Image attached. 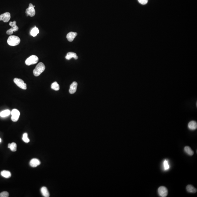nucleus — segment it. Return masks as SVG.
Returning <instances> with one entry per match:
<instances>
[{
  "label": "nucleus",
  "instance_id": "obj_1",
  "mask_svg": "<svg viewBox=\"0 0 197 197\" xmlns=\"http://www.w3.org/2000/svg\"><path fill=\"white\" fill-rule=\"evenodd\" d=\"M20 38L15 35H11L8 37L7 42L10 46H15L20 44Z\"/></svg>",
  "mask_w": 197,
  "mask_h": 197
},
{
  "label": "nucleus",
  "instance_id": "obj_2",
  "mask_svg": "<svg viewBox=\"0 0 197 197\" xmlns=\"http://www.w3.org/2000/svg\"><path fill=\"white\" fill-rule=\"evenodd\" d=\"M45 69V66L42 62L38 64L33 70V74L35 76H38L42 74Z\"/></svg>",
  "mask_w": 197,
  "mask_h": 197
},
{
  "label": "nucleus",
  "instance_id": "obj_3",
  "mask_svg": "<svg viewBox=\"0 0 197 197\" xmlns=\"http://www.w3.org/2000/svg\"><path fill=\"white\" fill-rule=\"evenodd\" d=\"M38 61V58L37 56L35 55H32L26 59L25 63L26 65L29 66L36 64Z\"/></svg>",
  "mask_w": 197,
  "mask_h": 197
},
{
  "label": "nucleus",
  "instance_id": "obj_4",
  "mask_svg": "<svg viewBox=\"0 0 197 197\" xmlns=\"http://www.w3.org/2000/svg\"><path fill=\"white\" fill-rule=\"evenodd\" d=\"M9 25L10 26H11V28L10 29L7 30L6 32L7 34L11 35L13 34L14 32L17 31L19 29V28L16 25V22L15 21L10 22Z\"/></svg>",
  "mask_w": 197,
  "mask_h": 197
},
{
  "label": "nucleus",
  "instance_id": "obj_5",
  "mask_svg": "<svg viewBox=\"0 0 197 197\" xmlns=\"http://www.w3.org/2000/svg\"><path fill=\"white\" fill-rule=\"evenodd\" d=\"M14 82L16 85L22 89L25 90L27 89V86L24 81L21 79L15 78L14 80Z\"/></svg>",
  "mask_w": 197,
  "mask_h": 197
},
{
  "label": "nucleus",
  "instance_id": "obj_6",
  "mask_svg": "<svg viewBox=\"0 0 197 197\" xmlns=\"http://www.w3.org/2000/svg\"><path fill=\"white\" fill-rule=\"evenodd\" d=\"M11 114L12 115V116H11L12 121L14 122L17 121L20 117V111L18 109H14L11 111Z\"/></svg>",
  "mask_w": 197,
  "mask_h": 197
},
{
  "label": "nucleus",
  "instance_id": "obj_7",
  "mask_svg": "<svg viewBox=\"0 0 197 197\" xmlns=\"http://www.w3.org/2000/svg\"><path fill=\"white\" fill-rule=\"evenodd\" d=\"M158 194L160 196L162 197H165L167 196L168 194V190L167 188L164 186H161L158 188Z\"/></svg>",
  "mask_w": 197,
  "mask_h": 197
},
{
  "label": "nucleus",
  "instance_id": "obj_8",
  "mask_svg": "<svg viewBox=\"0 0 197 197\" xmlns=\"http://www.w3.org/2000/svg\"><path fill=\"white\" fill-rule=\"evenodd\" d=\"M34 7L29 6V7L26 9L25 13L27 17L28 16H30V17L34 16L35 14V11Z\"/></svg>",
  "mask_w": 197,
  "mask_h": 197
},
{
  "label": "nucleus",
  "instance_id": "obj_9",
  "mask_svg": "<svg viewBox=\"0 0 197 197\" xmlns=\"http://www.w3.org/2000/svg\"><path fill=\"white\" fill-rule=\"evenodd\" d=\"M10 18V14L8 12H6L0 15V21L3 20L4 22H7Z\"/></svg>",
  "mask_w": 197,
  "mask_h": 197
},
{
  "label": "nucleus",
  "instance_id": "obj_10",
  "mask_svg": "<svg viewBox=\"0 0 197 197\" xmlns=\"http://www.w3.org/2000/svg\"><path fill=\"white\" fill-rule=\"evenodd\" d=\"M77 83L74 82L71 84L69 89V92L71 94H74L76 92L77 88Z\"/></svg>",
  "mask_w": 197,
  "mask_h": 197
},
{
  "label": "nucleus",
  "instance_id": "obj_11",
  "mask_svg": "<svg viewBox=\"0 0 197 197\" xmlns=\"http://www.w3.org/2000/svg\"><path fill=\"white\" fill-rule=\"evenodd\" d=\"M77 34V33H76L73 32L69 33L67 35V38L69 42H72L74 41V39L76 37Z\"/></svg>",
  "mask_w": 197,
  "mask_h": 197
},
{
  "label": "nucleus",
  "instance_id": "obj_12",
  "mask_svg": "<svg viewBox=\"0 0 197 197\" xmlns=\"http://www.w3.org/2000/svg\"><path fill=\"white\" fill-rule=\"evenodd\" d=\"M41 162L37 158H33L30 160V165L32 167H36L40 164Z\"/></svg>",
  "mask_w": 197,
  "mask_h": 197
},
{
  "label": "nucleus",
  "instance_id": "obj_13",
  "mask_svg": "<svg viewBox=\"0 0 197 197\" xmlns=\"http://www.w3.org/2000/svg\"><path fill=\"white\" fill-rule=\"evenodd\" d=\"M72 58H74L75 60H77L78 59V56L77 55L76 53L72 52L68 53L65 57L66 59L68 60H70Z\"/></svg>",
  "mask_w": 197,
  "mask_h": 197
},
{
  "label": "nucleus",
  "instance_id": "obj_14",
  "mask_svg": "<svg viewBox=\"0 0 197 197\" xmlns=\"http://www.w3.org/2000/svg\"><path fill=\"white\" fill-rule=\"evenodd\" d=\"M188 128L191 130H196L197 128V123L195 121H192L189 122L188 124Z\"/></svg>",
  "mask_w": 197,
  "mask_h": 197
},
{
  "label": "nucleus",
  "instance_id": "obj_15",
  "mask_svg": "<svg viewBox=\"0 0 197 197\" xmlns=\"http://www.w3.org/2000/svg\"><path fill=\"white\" fill-rule=\"evenodd\" d=\"M41 191L42 195L44 197H49L50 194L47 188L46 187H43L41 188Z\"/></svg>",
  "mask_w": 197,
  "mask_h": 197
},
{
  "label": "nucleus",
  "instance_id": "obj_16",
  "mask_svg": "<svg viewBox=\"0 0 197 197\" xmlns=\"http://www.w3.org/2000/svg\"><path fill=\"white\" fill-rule=\"evenodd\" d=\"M187 191L188 192L191 193H195L197 192V189L194 187L192 185H188L186 187Z\"/></svg>",
  "mask_w": 197,
  "mask_h": 197
},
{
  "label": "nucleus",
  "instance_id": "obj_17",
  "mask_svg": "<svg viewBox=\"0 0 197 197\" xmlns=\"http://www.w3.org/2000/svg\"><path fill=\"white\" fill-rule=\"evenodd\" d=\"M8 148H10L12 151L14 152L17 151V145L16 143H9L8 146Z\"/></svg>",
  "mask_w": 197,
  "mask_h": 197
},
{
  "label": "nucleus",
  "instance_id": "obj_18",
  "mask_svg": "<svg viewBox=\"0 0 197 197\" xmlns=\"http://www.w3.org/2000/svg\"><path fill=\"white\" fill-rule=\"evenodd\" d=\"M1 175L4 177L6 178H9L11 177V173L9 171L7 170H4L2 171Z\"/></svg>",
  "mask_w": 197,
  "mask_h": 197
},
{
  "label": "nucleus",
  "instance_id": "obj_19",
  "mask_svg": "<svg viewBox=\"0 0 197 197\" xmlns=\"http://www.w3.org/2000/svg\"><path fill=\"white\" fill-rule=\"evenodd\" d=\"M39 29H38V28L36 27V26H35L31 30L30 32V35L33 37H35L38 34H39Z\"/></svg>",
  "mask_w": 197,
  "mask_h": 197
},
{
  "label": "nucleus",
  "instance_id": "obj_20",
  "mask_svg": "<svg viewBox=\"0 0 197 197\" xmlns=\"http://www.w3.org/2000/svg\"><path fill=\"white\" fill-rule=\"evenodd\" d=\"M10 114V111L8 109H6L1 112L0 113V116L2 117H5L9 116Z\"/></svg>",
  "mask_w": 197,
  "mask_h": 197
},
{
  "label": "nucleus",
  "instance_id": "obj_21",
  "mask_svg": "<svg viewBox=\"0 0 197 197\" xmlns=\"http://www.w3.org/2000/svg\"><path fill=\"white\" fill-rule=\"evenodd\" d=\"M184 150L189 155L191 156L193 155L194 152L192 150L190 147L188 146H185Z\"/></svg>",
  "mask_w": 197,
  "mask_h": 197
},
{
  "label": "nucleus",
  "instance_id": "obj_22",
  "mask_svg": "<svg viewBox=\"0 0 197 197\" xmlns=\"http://www.w3.org/2000/svg\"><path fill=\"white\" fill-rule=\"evenodd\" d=\"M163 170H168L170 169V166L169 163L168 161L167 160H165L163 161Z\"/></svg>",
  "mask_w": 197,
  "mask_h": 197
},
{
  "label": "nucleus",
  "instance_id": "obj_23",
  "mask_svg": "<svg viewBox=\"0 0 197 197\" xmlns=\"http://www.w3.org/2000/svg\"><path fill=\"white\" fill-rule=\"evenodd\" d=\"M51 88L55 91H59L60 89V86L57 82H54L51 85Z\"/></svg>",
  "mask_w": 197,
  "mask_h": 197
},
{
  "label": "nucleus",
  "instance_id": "obj_24",
  "mask_svg": "<svg viewBox=\"0 0 197 197\" xmlns=\"http://www.w3.org/2000/svg\"><path fill=\"white\" fill-rule=\"evenodd\" d=\"M22 140L26 143H28L30 142V139L28 137V134L27 133H25L23 135Z\"/></svg>",
  "mask_w": 197,
  "mask_h": 197
},
{
  "label": "nucleus",
  "instance_id": "obj_25",
  "mask_svg": "<svg viewBox=\"0 0 197 197\" xmlns=\"http://www.w3.org/2000/svg\"><path fill=\"white\" fill-rule=\"evenodd\" d=\"M9 196V193L6 191L2 192L0 193V197H8Z\"/></svg>",
  "mask_w": 197,
  "mask_h": 197
},
{
  "label": "nucleus",
  "instance_id": "obj_26",
  "mask_svg": "<svg viewBox=\"0 0 197 197\" xmlns=\"http://www.w3.org/2000/svg\"><path fill=\"white\" fill-rule=\"evenodd\" d=\"M140 4L143 5H145L148 3V0H138Z\"/></svg>",
  "mask_w": 197,
  "mask_h": 197
},
{
  "label": "nucleus",
  "instance_id": "obj_27",
  "mask_svg": "<svg viewBox=\"0 0 197 197\" xmlns=\"http://www.w3.org/2000/svg\"><path fill=\"white\" fill-rule=\"evenodd\" d=\"M29 6H32V7H35V6H33L32 3H30L29 4Z\"/></svg>",
  "mask_w": 197,
  "mask_h": 197
},
{
  "label": "nucleus",
  "instance_id": "obj_28",
  "mask_svg": "<svg viewBox=\"0 0 197 197\" xmlns=\"http://www.w3.org/2000/svg\"><path fill=\"white\" fill-rule=\"evenodd\" d=\"M1 141H2V140H1V138H0V143H1Z\"/></svg>",
  "mask_w": 197,
  "mask_h": 197
}]
</instances>
